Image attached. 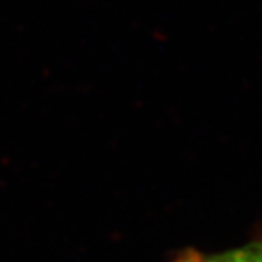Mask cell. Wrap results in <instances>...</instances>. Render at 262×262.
<instances>
[{"label":"cell","instance_id":"6da1fadb","mask_svg":"<svg viewBox=\"0 0 262 262\" xmlns=\"http://www.w3.org/2000/svg\"><path fill=\"white\" fill-rule=\"evenodd\" d=\"M172 262H262V238L245 247L215 254H205L188 248L179 253Z\"/></svg>","mask_w":262,"mask_h":262}]
</instances>
